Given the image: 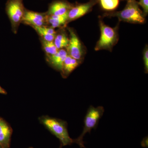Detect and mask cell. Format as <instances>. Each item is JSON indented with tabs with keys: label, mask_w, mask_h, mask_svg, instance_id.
Wrapping results in <instances>:
<instances>
[{
	"label": "cell",
	"mask_w": 148,
	"mask_h": 148,
	"mask_svg": "<svg viewBox=\"0 0 148 148\" xmlns=\"http://www.w3.org/2000/svg\"><path fill=\"white\" fill-rule=\"evenodd\" d=\"M39 120L42 124L59 139L62 146L70 145L75 143V140L69 136L67 122L48 116H41Z\"/></svg>",
	"instance_id": "6da1fadb"
},
{
	"label": "cell",
	"mask_w": 148,
	"mask_h": 148,
	"mask_svg": "<svg viewBox=\"0 0 148 148\" xmlns=\"http://www.w3.org/2000/svg\"><path fill=\"white\" fill-rule=\"evenodd\" d=\"M104 112L105 109L103 106L95 108L91 106L88 109L84 119V126L82 133L78 138L75 139V143L78 144L81 148H85L84 137L86 133H90L92 129H96Z\"/></svg>",
	"instance_id": "7a4b0ae2"
},
{
	"label": "cell",
	"mask_w": 148,
	"mask_h": 148,
	"mask_svg": "<svg viewBox=\"0 0 148 148\" xmlns=\"http://www.w3.org/2000/svg\"><path fill=\"white\" fill-rule=\"evenodd\" d=\"M109 16H116L120 21L130 23L144 24L145 21V15L135 0L127 1V4L122 10L110 14Z\"/></svg>",
	"instance_id": "3957f363"
},
{
	"label": "cell",
	"mask_w": 148,
	"mask_h": 148,
	"mask_svg": "<svg viewBox=\"0 0 148 148\" xmlns=\"http://www.w3.org/2000/svg\"><path fill=\"white\" fill-rule=\"evenodd\" d=\"M101 36L97 43L95 49L96 51L107 49L110 51L118 41L116 29L107 26L103 21H100Z\"/></svg>",
	"instance_id": "277c9868"
},
{
	"label": "cell",
	"mask_w": 148,
	"mask_h": 148,
	"mask_svg": "<svg viewBox=\"0 0 148 148\" xmlns=\"http://www.w3.org/2000/svg\"><path fill=\"white\" fill-rule=\"evenodd\" d=\"M6 11L12 27L16 28L23 20L25 10L22 0H8L6 4Z\"/></svg>",
	"instance_id": "5b68a950"
},
{
	"label": "cell",
	"mask_w": 148,
	"mask_h": 148,
	"mask_svg": "<svg viewBox=\"0 0 148 148\" xmlns=\"http://www.w3.org/2000/svg\"><path fill=\"white\" fill-rule=\"evenodd\" d=\"M70 33V38L68 48V55L73 58L81 61L83 57L84 50L81 43L78 37L74 31L69 29Z\"/></svg>",
	"instance_id": "8992f818"
},
{
	"label": "cell",
	"mask_w": 148,
	"mask_h": 148,
	"mask_svg": "<svg viewBox=\"0 0 148 148\" xmlns=\"http://www.w3.org/2000/svg\"><path fill=\"white\" fill-rule=\"evenodd\" d=\"M98 2V0H90L88 2L73 6L68 12V22L82 17L90 12L92 8Z\"/></svg>",
	"instance_id": "52a82bcc"
},
{
	"label": "cell",
	"mask_w": 148,
	"mask_h": 148,
	"mask_svg": "<svg viewBox=\"0 0 148 148\" xmlns=\"http://www.w3.org/2000/svg\"><path fill=\"white\" fill-rule=\"evenodd\" d=\"M12 130L10 125L0 117V145L2 148H10Z\"/></svg>",
	"instance_id": "ba28073f"
},
{
	"label": "cell",
	"mask_w": 148,
	"mask_h": 148,
	"mask_svg": "<svg viewBox=\"0 0 148 148\" xmlns=\"http://www.w3.org/2000/svg\"><path fill=\"white\" fill-rule=\"evenodd\" d=\"M46 19V16L43 14L25 10L22 21L32 27H42L45 24Z\"/></svg>",
	"instance_id": "9c48e42d"
},
{
	"label": "cell",
	"mask_w": 148,
	"mask_h": 148,
	"mask_svg": "<svg viewBox=\"0 0 148 148\" xmlns=\"http://www.w3.org/2000/svg\"><path fill=\"white\" fill-rule=\"evenodd\" d=\"M72 7L71 4L65 1H56L49 6L48 14L55 16L64 15L68 13Z\"/></svg>",
	"instance_id": "30bf717a"
},
{
	"label": "cell",
	"mask_w": 148,
	"mask_h": 148,
	"mask_svg": "<svg viewBox=\"0 0 148 148\" xmlns=\"http://www.w3.org/2000/svg\"><path fill=\"white\" fill-rule=\"evenodd\" d=\"M68 55V52L65 49H58L55 54L48 56V61L53 69L61 72L64 61Z\"/></svg>",
	"instance_id": "8fae6325"
},
{
	"label": "cell",
	"mask_w": 148,
	"mask_h": 148,
	"mask_svg": "<svg viewBox=\"0 0 148 148\" xmlns=\"http://www.w3.org/2000/svg\"><path fill=\"white\" fill-rule=\"evenodd\" d=\"M81 61L73 58L69 55L64 61L63 69L61 71L62 76L67 77L80 64Z\"/></svg>",
	"instance_id": "7c38bea8"
},
{
	"label": "cell",
	"mask_w": 148,
	"mask_h": 148,
	"mask_svg": "<svg viewBox=\"0 0 148 148\" xmlns=\"http://www.w3.org/2000/svg\"><path fill=\"white\" fill-rule=\"evenodd\" d=\"M37 33L47 41H53L56 36L55 30L52 28L42 27H33Z\"/></svg>",
	"instance_id": "4fadbf2b"
},
{
	"label": "cell",
	"mask_w": 148,
	"mask_h": 148,
	"mask_svg": "<svg viewBox=\"0 0 148 148\" xmlns=\"http://www.w3.org/2000/svg\"><path fill=\"white\" fill-rule=\"evenodd\" d=\"M48 22L51 24V28H56L65 25L68 22V13L62 15H49Z\"/></svg>",
	"instance_id": "5bb4252c"
},
{
	"label": "cell",
	"mask_w": 148,
	"mask_h": 148,
	"mask_svg": "<svg viewBox=\"0 0 148 148\" xmlns=\"http://www.w3.org/2000/svg\"><path fill=\"white\" fill-rule=\"evenodd\" d=\"M69 38L66 34L61 33L55 36L53 42L58 49L67 47L69 45Z\"/></svg>",
	"instance_id": "9a60e30c"
},
{
	"label": "cell",
	"mask_w": 148,
	"mask_h": 148,
	"mask_svg": "<svg viewBox=\"0 0 148 148\" xmlns=\"http://www.w3.org/2000/svg\"><path fill=\"white\" fill-rule=\"evenodd\" d=\"M101 7L104 10H113L118 6L119 0H98Z\"/></svg>",
	"instance_id": "2e32d148"
},
{
	"label": "cell",
	"mask_w": 148,
	"mask_h": 148,
	"mask_svg": "<svg viewBox=\"0 0 148 148\" xmlns=\"http://www.w3.org/2000/svg\"><path fill=\"white\" fill-rule=\"evenodd\" d=\"M42 45L44 49L49 56L55 54L58 49L56 48L53 41H47L43 40Z\"/></svg>",
	"instance_id": "e0dca14e"
},
{
	"label": "cell",
	"mask_w": 148,
	"mask_h": 148,
	"mask_svg": "<svg viewBox=\"0 0 148 148\" xmlns=\"http://www.w3.org/2000/svg\"><path fill=\"white\" fill-rule=\"evenodd\" d=\"M143 60L145 65V72L148 73V49L147 46H146L143 52Z\"/></svg>",
	"instance_id": "ac0fdd59"
},
{
	"label": "cell",
	"mask_w": 148,
	"mask_h": 148,
	"mask_svg": "<svg viewBox=\"0 0 148 148\" xmlns=\"http://www.w3.org/2000/svg\"><path fill=\"white\" fill-rule=\"evenodd\" d=\"M138 5L141 6L144 10V15L146 16L148 13V0H140Z\"/></svg>",
	"instance_id": "d6986e66"
},
{
	"label": "cell",
	"mask_w": 148,
	"mask_h": 148,
	"mask_svg": "<svg viewBox=\"0 0 148 148\" xmlns=\"http://www.w3.org/2000/svg\"><path fill=\"white\" fill-rule=\"evenodd\" d=\"M142 145L143 147H148V139L147 138H145L143 139L142 142Z\"/></svg>",
	"instance_id": "ffe728a7"
},
{
	"label": "cell",
	"mask_w": 148,
	"mask_h": 148,
	"mask_svg": "<svg viewBox=\"0 0 148 148\" xmlns=\"http://www.w3.org/2000/svg\"><path fill=\"white\" fill-rule=\"evenodd\" d=\"M0 93L1 94H4V95L7 94V91L4 88H3L1 86H0Z\"/></svg>",
	"instance_id": "44dd1931"
},
{
	"label": "cell",
	"mask_w": 148,
	"mask_h": 148,
	"mask_svg": "<svg viewBox=\"0 0 148 148\" xmlns=\"http://www.w3.org/2000/svg\"><path fill=\"white\" fill-rule=\"evenodd\" d=\"M62 145H61V147H60L59 148H62Z\"/></svg>",
	"instance_id": "7402d4cb"
},
{
	"label": "cell",
	"mask_w": 148,
	"mask_h": 148,
	"mask_svg": "<svg viewBox=\"0 0 148 148\" xmlns=\"http://www.w3.org/2000/svg\"><path fill=\"white\" fill-rule=\"evenodd\" d=\"M0 148H2L1 147V145H0Z\"/></svg>",
	"instance_id": "603a6c76"
},
{
	"label": "cell",
	"mask_w": 148,
	"mask_h": 148,
	"mask_svg": "<svg viewBox=\"0 0 148 148\" xmlns=\"http://www.w3.org/2000/svg\"><path fill=\"white\" fill-rule=\"evenodd\" d=\"M32 148V147H30V148Z\"/></svg>",
	"instance_id": "cb8c5ba5"
},
{
	"label": "cell",
	"mask_w": 148,
	"mask_h": 148,
	"mask_svg": "<svg viewBox=\"0 0 148 148\" xmlns=\"http://www.w3.org/2000/svg\"><path fill=\"white\" fill-rule=\"evenodd\" d=\"M127 1H129V0H127Z\"/></svg>",
	"instance_id": "d4e9b609"
}]
</instances>
